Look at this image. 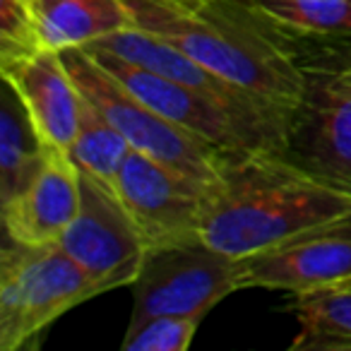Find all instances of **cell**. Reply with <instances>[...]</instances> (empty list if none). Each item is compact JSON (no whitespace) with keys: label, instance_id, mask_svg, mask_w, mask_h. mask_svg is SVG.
<instances>
[{"label":"cell","instance_id":"18","mask_svg":"<svg viewBox=\"0 0 351 351\" xmlns=\"http://www.w3.org/2000/svg\"><path fill=\"white\" fill-rule=\"evenodd\" d=\"M272 25L298 34L351 36V0H250Z\"/></svg>","mask_w":351,"mask_h":351},{"label":"cell","instance_id":"17","mask_svg":"<svg viewBox=\"0 0 351 351\" xmlns=\"http://www.w3.org/2000/svg\"><path fill=\"white\" fill-rule=\"evenodd\" d=\"M130 149V142L123 137V132L87 97H82L77 135L68 147V156L80 173L116 193L118 173Z\"/></svg>","mask_w":351,"mask_h":351},{"label":"cell","instance_id":"21","mask_svg":"<svg viewBox=\"0 0 351 351\" xmlns=\"http://www.w3.org/2000/svg\"><path fill=\"white\" fill-rule=\"evenodd\" d=\"M173 3H181V5H188V8H197V5H202V3H207V0H173Z\"/></svg>","mask_w":351,"mask_h":351},{"label":"cell","instance_id":"19","mask_svg":"<svg viewBox=\"0 0 351 351\" xmlns=\"http://www.w3.org/2000/svg\"><path fill=\"white\" fill-rule=\"evenodd\" d=\"M44 51L32 0H0V70Z\"/></svg>","mask_w":351,"mask_h":351},{"label":"cell","instance_id":"2","mask_svg":"<svg viewBox=\"0 0 351 351\" xmlns=\"http://www.w3.org/2000/svg\"><path fill=\"white\" fill-rule=\"evenodd\" d=\"M349 215V188L289 161L287 152L248 149L221 156L200 234L212 248L239 260Z\"/></svg>","mask_w":351,"mask_h":351},{"label":"cell","instance_id":"6","mask_svg":"<svg viewBox=\"0 0 351 351\" xmlns=\"http://www.w3.org/2000/svg\"><path fill=\"white\" fill-rule=\"evenodd\" d=\"M101 68H106L123 87L130 89L135 97L149 104L171 123L181 125L183 130L193 132L200 140L215 145L224 154L248 149H274L287 152L291 140L243 113L234 111L226 104L202 94L188 84L166 80L156 73L140 68L135 63L111 56L106 51L87 49Z\"/></svg>","mask_w":351,"mask_h":351},{"label":"cell","instance_id":"7","mask_svg":"<svg viewBox=\"0 0 351 351\" xmlns=\"http://www.w3.org/2000/svg\"><path fill=\"white\" fill-rule=\"evenodd\" d=\"M351 282V215L311 226L239 258V291L269 289L296 296Z\"/></svg>","mask_w":351,"mask_h":351},{"label":"cell","instance_id":"3","mask_svg":"<svg viewBox=\"0 0 351 351\" xmlns=\"http://www.w3.org/2000/svg\"><path fill=\"white\" fill-rule=\"evenodd\" d=\"M101 284L58 243L25 245L5 239L0 263V349L17 351Z\"/></svg>","mask_w":351,"mask_h":351},{"label":"cell","instance_id":"4","mask_svg":"<svg viewBox=\"0 0 351 351\" xmlns=\"http://www.w3.org/2000/svg\"><path fill=\"white\" fill-rule=\"evenodd\" d=\"M60 56L82 97H87L123 132L132 149L145 152L152 159L207 188L217 181L224 152L171 123L149 104L135 97L106 68H101L87 49H65Z\"/></svg>","mask_w":351,"mask_h":351},{"label":"cell","instance_id":"16","mask_svg":"<svg viewBox=\"0 0 351 351\" xmlns=\"http://www.w3.org/2000/svg\"><path fill=\"white\" fill-rule=\"evenodd\" d=\"M291 351H351V282L293 298Z\"/></svg>","mask_w":351,"mask_h":351},{"label":"cell","instance_id":"13","mask_svg":"<svg viewBox=\"0 0 351 351\" xmlns=\"http://www.w3.org/2000/svg\"><path fill=\"white\" fill-rule=\"evenodd\" d=\"M3 80L17 92L41 142L68 152L80 128L82 94L60 51H39L3 70Z\"/></svg>","mask_w":351,"mask_h":351},{"label":"cell","instance_id":"10","mask_svg":"<svg viewBox=\"0 0 351 351\" xmlns=\"http://www.w3.org/2000/svg\"><path fill=\"white\" fill-rule=\"evenodd\" d=\"M291 140L308 169L351 191V68H306Z\"/></svg>","mask_w":351,"mask_h":351},{"label":"cell","instance_id":"5","mask_svg":"<svg viewBox=\"0 0 351 351\" xmlns=\"http://www.w3.org/2000/svg\"><path fill=\"white\" fill-rule=\"evenodd\" d=\"M132 287L128 330L159 315L205 317L229 293L239 291V260L205 239L154 245Z\"/></svg>","mask_w":351,"mask_h":351},{"label":"cell","instance_id":"14","mask_svg":"<svg viewBox=\"0 0 351 351\" xmlns=\"http://www.w3.org/2000/svg\"><path fill=\"white\" fill-rule=\"evenodd\" d=\"M32 10L49 51L89 46L132 27L125 0H32Z\"/></svg>","mask_w":351,"mask_h":351},{"label":"cell","instance_id":"20","mask_svg":"<svg viewBox=\"0 0 351 351\" xmlns=\"http://www.w3.org/2000/svg\"><path fill=\"white\" fill-rule=\"evenodd\" d=\"M200 322V317H152L125 332L123 351H188Z\"/></svg>","mask_w":351,"mask_h":351},{"label":"cell","instance_id":"15","mask_svg":"<svg viewBox=\"0 0 351 351\" xmlns=\"http://www.w3.org/2000/svg\"><path fill=\"white\" fill-rule=\"evenodd\" d=\"M49 149L36 135L17 92L5 82L0 108V202L25 191L46 161Z\"/></svg>","mask_w":351,"mask_h":351},{"label":"cell","instance_id":"11","mask_svg":"<svg viewBox=\"0 0 351 351\" xmlns=\"http://www.w3.org/2000/svg\"><path fill=\"white\" fill-rule=\"evenodd\" d=\"M82 49H99L106 51L111 56L128 60V63H135L140 68L156 73L166 80H173V82L188 84V87L197 89L202 94H210L212 99L226 104L234 111L243 113V116L253 118V121L263 123V125L272 128L279 135L293 137V118L284 116V113L269 108L267 104L258 101L255 97H250L248 92H243L241 87H236L234 82L219 77L217 73H212L210 68H205L202 63H197L195 58H191L188 53H183L181 49H176L173 44H169L166 39L156 34H149L145 29H137V27H125L121 32H113V34L104 36V39L94 41Z\"/></svg>","mask_w":351,"mask_h":351},{"label":"cell","instance_id":"12","mask_svg":"<svg viewBox=\"0 0 351 351\" xmlns=\"http://www.w3.org/2000/svg\"><path fill=\"white\" fill-rule=\"evenodd\" d=\"M82 205V173L68 152L49 156L25 191L3 202V221L12 241L25 245L58 243Z\"/></svg>","mask_w":351,"mask_h":351},{"label":"cell","instance_id":"8","mask_svg":"<svg viewBox=\"0 0 351 351\" xmlns=\"http://www.w3.org/2000/svg\"><path fill=\"white\" fill-rule=\"evenodd\" d=\"M207 191V186L137 149L128 152L116 181V195L149 248L202 239Z\"/></svg>","mask_w":351,"mask_h":351},{"label":"cell","instance_id":"9","mask_svg":"<svg viewBox=\"0 0 351 351\" xmlns=\"http://www.w3.org/2000/svg\"><path fill=\"white\" fill-rule=\"evenodd\" d=\"M58 245L101 284L104 293L130 287L149 250L121 197L87 176H82L80 212Z\"/></svg>","mask_w":351,"mask_h":351},{"label":"cell","instance_id":"1","mask_svg":"<svg viewBox=\"0 0 351 351\" xmlns=\"http://www.w3.org/2000/svg\"><path fill=\"white\" fill-rule=\"evenodd\" d=\"M130 22L181 49L219 77L269 108L291 116L306 92V68L250 0H207L188 8L173 0H125Z\"/></svg>","mask_w":351,"mask_h":351}]
</instances>
